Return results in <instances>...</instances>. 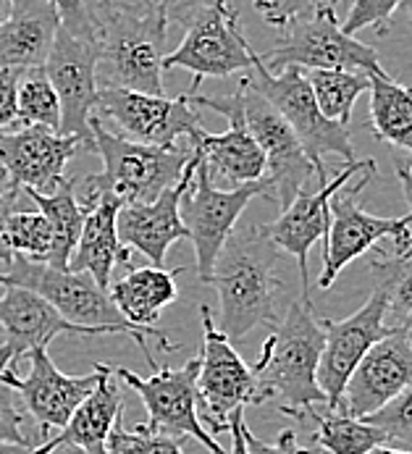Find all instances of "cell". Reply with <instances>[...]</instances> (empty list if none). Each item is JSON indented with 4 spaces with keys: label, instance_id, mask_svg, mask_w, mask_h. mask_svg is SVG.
<instances>
[{
    "label": "cell",
    "instance_id": "cell-1",
    "mask_svg": "<svg viewBox=\"0 0 412 454\" xmlns=\"http://www.w3.org/2000/svg\"><path fill=\"white\" fill-rule=\"evenodd\" d=\"M97 48V87L166 95L163 56L168 24L147 0H89Z\"/></svg>",
    "mask_w": 412,
    "mask_h": 454
},
{
    "label": "cell",
    "instance_id": "cell-2",
    "mask_svg": "<svg viewBox=\"0 0 412 454\" xmlns=\"http://www.w3.org/2000/svg\"><path fill=\"white\" fill-rule=\"evenodd\" d=\"M323 325L313 310V300L299 294L271 328L253 365L258 399L255 404L274 402L281 415L305 420L313 407L329 404L318 387V363L323 352Z\"/></svg>",
    "mask_w": 412,
    "mask_h": 454
},
{
    "label": "cell",
    "instance_id": "cell-3",
    "mask_svg": "<svg viewBox=\"0 0 412 454\" xmlns=\"http://www.w3.org/2000/svg\"><path fill=\"white\" fill-rule=\"evenodd\" d=\"M276 250L260 226H247L231 231L213 262L206 284L218 292L221 331L229 341L245 339L258 325L274 328L278 324L276 305L284 284L276 273Z\"/></svg>",
    "mask_w": 412,
    "mask_h": 454
},
{
    "label": "cell",
    "instance_id": "cell-4",
    "mask_svg": "<svg viewBox=\"0 0 412 454\" xmlns=\"http://www.w3.org/2000/svg\"><path fill=\"white\" fill-rule=\"evenodd\" d=\"M0 286H24L35 294H40L45 302H51L66 321L79 325H111L124 331L129 339H135L142 349V355L147 357L150 368L158 371V363L147 347V339H155L160 349L174 352L176 344L168 341V336L150 325V328H137V325L127 324L124 316L119 313V308L113 305L108 289L97 286V281L84 273V270H69V268H53L48 262H37V260H27L21 255H13L11 265L5 268V273H0Z\"/></svg>",
    "mask_w": 412,
    "mask_h": 454
},
{
    "label": "cell",
    "instance_id": "cell-5",
    "mask_svg": "<svg viewBox=\"0 0 412 454\" xmlns=\"http://www.w3.org/2000/svg\"><path fill=\"white\" fill-rule=\"evenodd\" d=\"M89 129H92V153L100 155L103 168L100 174L89 176L84 187L95 192H108L119 197L121 202L155 200L163 190L174 187L182 179L192 158L190 142L176 147L135 142L105 129L97 116L89 119Z\"/></svg>",
    "mask_w": 412,
    "mask_h": 454
},
{
    "label": "cell",
    "instance_id": "cell-6",
    "mask_svg": "<svg viewBox=\"0 0 412 454\" xmlns=\"http://www.w3.org/2000/svg\"><path fill=\"white\" fill-rule=\"evenodd\" d=\"M247 82H250V87L255 92H260L274 106L276 111L281 114V119L297 134L299 145L305 147L307 158L315 166L318 187H323L329 182L326 163H323L326 155H339L344 163L357 160L354 147H352V137H349V127L329 121L321 114L305 68L284 66V68L274 71V68L263 64V59L258 53L255 64L250 68Z\"/></svg>",
    "mask_w": 412,
    "mask_h": 454
},
{
    "label": "cell",
    "instance_id": "cell-7",
    "mask_svg": "<svg viewBox=\"0 0 412 454\" xmlns=\"http://www.w3.org/2000/svg\"><path fill=\"white\" fill-rule=\"evenodd\" d=\"M268 68L299 66V68H342L381 74L384 66L378 53L346 35L339 21V11L331 5H315L307 16L292 21L284 37L268 53H260Z\"/></svg>",
    "mask_w": 412,
    "mask_h": 454
},
{
    "label": "cell",
    "instance_id": "cell-8",
    "mask_svg": "<svg viewBox=\"0 0 412 454\" xmlns=\"http://www.w3.org/2000/svg\"><path fill=\"white\" fill-rule=\"evenodd\" d=\"M195 153V150H192ZM195 174L179 200V215L187 229V239L195 245V260H198V278L206 284L213 262L218 258L223 242L237 229V221L247 210V205L260 195L271 197V184L263 176L253 184H239L231 190L218 187L207 168L200 163L195 153Z\"/></svg>",
    "mask_w": 412,
    "mask_h": 454
},
{
    "label": "cell",
    "instance_id": "cell-9",
    "mask_svg": "<svg viewBox=\"0 0 412 454\" xmlns=\"http://www.w3.org/2000/svg\"><path fill=\"white\" fill-rule=\"evenodd\" d=\"M258 53L247 43L239 13L229 5V0H218L206 8L190 27L184 40L163 56V71L187 68L195 74L190 95H195L203 79H226L237 71H250Z\"/></svg>",
    "mask_w": 412,
    "mask_h": 454
},
{
    "label": "cell",
    "instance_id": "cell-10",
    "mask_svg": "<svg viewBox=\"0 0 412 454\" xmlns=\"http://www.w3.org/2000/svg\"><path fill=\"white\" fill-rule=\"evenodd\" d=\"M198 368L200 357H192L184 368H158L152 376H137L127 368H113V373L139 394L147 410V420L142 423L147 431L166 434L171 439H192L210 454H226L200 420Z\"/></svg>",
    "mask_w": 412,
    "mask_h": 454
},
{
    "label": "cell",
    "instance_id": "cell-11",
    "mask_svg": "<svg viewBox=\"0 0 412 454\" xmlns=\"http://www.w3.org/2000/svg\"><path fill=\"white\" fill-rule=\"evenodd\" d=\"M203 321V352L198 368V407L200 420L210 436L229 431V415L239 407L255 404L258 384L253 365L242 360L226 333L215 325L210 308H200Z\"/></svg>",
    "mask_w": 412,
    "mask_h": 454
},
{
    "label": "cell",
    "instance_id": "cell-12",
    "mask_svg": "<svg viewBox=\"0 0 412 454\" xmlns=\"http://www.w3.org/2000/svg\"><path fill=\"white\" fill-rule=\"evenodd\" d=\"M92 116L111 121L119 137L158 147H176L179 139L200 127V114L190 95L166 98L121 87H97Z\"/></svg>",
    "mask_w": 412,
    "mask_h": 454
},
{
    "label": "cell",
    "instance_id": "cell-13",
    "mask_svg": "<svg viewBox=\"0 0 412 454\" xmlns=\"http://www.w3.org/2000/svg\"><path fill=\"white\" fill-rule=\"evenodd\" d=\"M373 174H376V168L365 171L360 179H352L331 197V223H329V231L323 239V268L318 276L321 289H329L349 262L362 258L381 239L394 242L412 231L410 213L402 218H381V215L362 210L360 192L368 187Z\"/></svg>",
    "mask_w": 412,
    "mask_h": 454
},
{
    "label": "cell",
    "instance_id": "cell-14",
    "mask_svg": "<svg viewBox=\"0 0 412 454\" xmlns=\"http://www.w3.org/2000/svg\"><path fill=\"white\" fill-rule=\"evenodd\" d=\"M190 103L195 108L198 106L210 108L229 121V129L223 134H207L198 127L187 137L200 163L207 168L210 179L218 187L229 184V190L239 184L260 182L266 176V155L245 124L239 90H234L231 95H198L195 92L190 95Z\"/></svg>",
    "mask_w": 412,
    "mask_h": 454
},
{
    "label": "cell",
    "instance_id": "cell-15",
    "mask_svg": "<svg viewBox=\"0 0 412 454\" xmlns=\"http://www.w3.org/2000/svg\"><path fill=\"white\" fill-rule=\"evenodd\" d=\"M237 90L245 124L266 155V179L271 184V197L278 202V210H284L302 190H307V182L315 176V166L292 127L260 92L250 87L247 76L239 79Z\"/></svg>",
    "mask_w": 412,
    "mask_h": 454
},
{
    "label": "cell",
    "instance_id": "cell-16",
    "mask_svg": "<svg viewBox=\"0 0 412 454\" xmlns=\"http://www.w3.org/2000/svg\"><path fill=\"white\" fill-rule=\"evenodd\" d=\"M79 153H87L79 137L45 127H13L0 131L3 184L8 190H35L51 195L64 184V171Z\"/></svg>",
    "mask_w": 412,
    "mask_h": 454
},
{
    "label": "cell",
    "instance_id": "cell-17",
    "mask_svg": "<svg viewBox=\"0 0 412 454\" xmlns=\"http://www.w3.org/2000/svg\"><path fill=\"white\" fill-rule=\"evenodd\" d=\"M370 168H376L373 160L344 163L342 174H337L331 182H326L315 192L302 190L299 195L281 210V215L276 221L260 226V231L268 237V242L274 247L289 253L292 258L297 260L299 281H302V292L299 294L310 297V265H307V258H310V250L321 239H326L329 223H331V197L337 195L344 184H349L354 176H360V174H365Z\"/></svg>",
    "mask_w": 412,
    "mask_h": 454
},
{
    "label": "cell",
    "instance_id": "cell-18",
    "mask_svg": "<svg viewBox=\"0 0 412 454\" xmlns=\"http://www.w3.org/2000/svg\"><path fill=\"white\" fill-rule=\"evenodd\" d=\"M0 371H13L21 357L37 347H48L61 333L76 336H127L111 325H79L66 321L51 302L24 286H3L0 294Z\"/></svg>",
    "mask_w": 412,
    "mask_h": 454
},
{
    "label": "cell",
    "instance_id": "cell-19",
    "mask_svg": "<svg viewBox=\"0 0 412 454\" xmlns=\"http://www.w3.org/2000/svg\"><path fill=\"white\" fill-rule=\"evenodd\" d=\"M45 74L58 95L61 106V134L79 137L92 153L89 119L97 98V48L95 43L69 35L61 24L56 29L51 53L45 59Z\"/></svg>",
    "mask_w": 412,
    "mask_h": 454
},
{
    "label": "cell",
    "instance_id": "cell-20",
    "mask_svg": "<svg viewBox=\"0 0 412 454\" xmlns=\"http://www.w3.org/2000/svg\"><path fill=\"white\" fill-rule=\"evenodd\" d=\"M29 357H32V368L24 379H19L13 371H0V379L21 396L24 407L29 410V415L40 428V444H43L53 436V431H61L69 423L71 412L95 389V384L100 381V363H95L92 373L87 376H66L56 368L48 347L32 349Z\"/></svg>",
    "mask_w": 412,
    "mask_h": 454
},
{
    "label": "cell",
    "instance_id": "cell-21",
    "mask_svg": "<svg viewBox=\"0 0 412 454\" xmlns=\"http://www.w3.org/2000/svg\"><path fill=\"white\" fill-rule=\"evenodd\" d=\"M323 325V352L318 363V387L326 394L329 407H339L344 387L357 368V363L365 357V352L389 333L386 328V294L384 289H373L368 302L354 310L349 318L331 321L321 318Z\"/></svg>",
    "mask_w": 412,
    "mask_h": 454
},
{
    "label": "cell",
    "instance_id": "cell-22",
    "mask_svg": "<svg viewBox=\"0 0 412 454\" xmlns=\"http://www.w3.org/2000/svg\"><path fill=\"white\" fill-rule=\"evenodd\" d=\"M408 387H412V336L389 331L352 371L339 407L354 418H365Z\"/></svg>",
    "mask_w": 412,
    "mask_h": 454
},
{
    "label": "cell",
    "instance_id": "cell-23",
    "mask_svg": "<svg viewBox=\"0 0 412 454\" xmlns=\"http://www.w3.org/2000/svg\"><path fill=\"white\" fill-rule=\"evenodd\" d=\"M195 153L182 174V179L163 190L160 195L150 202H124L116 215V231L119 242L129 250H137L152 265L163 268L171 245L179 239H187L184 221L179 215V200L184 195L192 174H195Z\"/></svg>",
    "mask_w": 412,
    "mask_h": 454
},
{
    "label": "cell",
    "instance_id": "cell-24",
    "mask_svg": "<svg viewBox=\"0 0 412 454\" xmlns=\"http://www.w3.org/2000/svg\"><path fill=\"white\" fill-rule=\"evenodd\" d=\"M82 205L87 207V213L79 242L69 258V270H84L97 281V286L108 289L116 265H129L132 260L129 247L119 242L116 231V215L124 202L108 192H95L84 187Z\"/></svg>",
    "mask_w": 412,
    "mask_h": 454
},
{
    "label": "cell",
    "instance_id": "cell-25",
    "mask_svg": "<svg viewBox=\"0 0 412 454\" xmlns=\"http://www.w3.org/2000/svg\"><path fill=\"white\" fill-rule=\"evenodd\" d=\"M121 412H124V399L116 384L113 365L100 363V381L95 384V389L82 399V404L71 412L69 423L61 431H56L48 442L35 447V454L51 452L53 447L61 444H76L89 454H108L105 442L116 428Z\"/></svg>",
    "mask_w": 412,
    "mask_h": 454
},
{
    "label": "cell",
    "instance_id": "cell-26",
    "mask_svg": "<svg viewBox=\"0 0 412 454\" xmlns=\"http://www.w3.org/2000/svg\"><path fill=\"white\" fill-rule=\"evenodd\" d=\"M58 29V13L48 0H13L0 21V68H37L45 64Z\"/></svg>",
    "mask_w": 412,
    "mask_h": 454
},
{
    "label": "cell",
    "instance_id": "cell-27",
    "mask_svg": "<svg viewBox=\"0 0 412 454\" xmlns=\"http://www.w3.org/2000/svg\"><path fill=\"white\" fill-rule=\"evenodd\" d=\"M184 268H158V265H142L132 268L121 278L111 281L108 294L124 321L137 328H150L160 318V313L179 300V284L176 276Z\"/></svg>",
    "mask_w": 412,
    "mask_h": 454
},
{
    "label": "cell",
    "instance_id": "cell-28",
    "mask_svg": "<svg viewBox=\"0 0 412 454\" xmlns=\"http://www.w3.org/2000/svg\"><path fill=\"white\" fill-rule=\"evenodd\" d=\"M370 76V129L376 139L412 155V87L394 82L386 71Z\"/></svg>",
    "mask_w": 412,
    "mask_h": 454
},
{
    "label": "cell",
    "instance_id": "cell-29",
    "mask_svg": "<svg viewBox=\"0 0 412 454\" xmlns=\"http://www.w3.org/2000/svg\"><path fill=\"white\" fill-rule=\"evenodd\" d=\"M376 286L386 294V328L412 336V231L370 262Z\"/></svg>",
    "mask_w": 412,
    "mask_h": 454
},
{
    "label": "cell",
    "instance_id": "cell-30",
    "mask_svg": "<svg viewBox=\"0 0 412 454\" xmlns=\"http://www.w3.org/2000/svg\"><path fill=\"white\" fill-rule=\"evenodd\" d=\"M76 179H64V184L51 192H35V190H24L27 197L37 205V210L48 218L51 231H53V247L48 255V265L53 268H69V258L79 242L82 226H84V213L87 207L82 205V200H76Z\"/></svg>",
    "mask_w": 412,
    "mask_h": 454
},
{
    "label": "cell",
    "instance_id": "cell-31",
    "mask_svg": "<svg viewBox=\"0 0 412 454\" xmlns=\"http://www.w3.org/2000/svg\"><path fill=\"white\" fill-rule=\"evenodd\" d=\"M305 420L315 423L313 442L321 447L323 454H365L386 444L384 434L376 426L344 412L342 407H329V404L313 407Z\"/></svg>",
    "mask_w": 412,
    "mask_h": 454
},
{
    "label": "cell",
    "instance_id": "cell-32",
    "mask_svg": "<svg viewBox=\"0 0 412 454\" xmlns=\"http://www.w3.org/2000/svg\"><path fill=\"white\" fill-rule=\"evenodd\" d=\"M307 82L313 87L315 103L329 121L342 127L352 124L354 103L370 87V76L362 71H342V68H310Z\"/></svg>",
    "mask_w": 412,
    "mask_h": 454
},
{
    "label": "cell",
    "instance_id": "cell-33",
    "mask_svg": "<svg viewBox=\"0 0 412 454\" xmlns=\"http://www.w3.org/2000/svg\"><path fill=\"white\" fill-rule=\"evenodd\" d=\"M13 127H45V129H61V106L58 95L45 74L43 66L24 68L19 79V95H16V124Z\"/></svg>",
    "mask_w": 412,
    "mask_h": 454
},
{
    "label": "cell",
    "instance_id": "cell-34",
    "mask_svg": "<svg viewBox=\"0 0 412 454\" xmlns=\"http://www.w3.org/2000/svg\"><path fill=\"white\" fill-rule=\"evenodd\" d=\"M8 247L13 255H21L27 260L48 262L51 247H53V231L48 218L40 210H21L16 207L8 218Z\"/></svg>",
    "mask_w": 412,
    "mask_h": 454
},
{
    "label": "cell",
    "instance_id": "cell-35",
    "mask_svg": "<svg viewBox=\"0 0 412 454\" xmlns=\"http://www.w3.org/2000/svg\"><path fill=\"white\" fill-rule=\"evenodd\" d=\"M362 420H368L384 434L386 447L412 452V387L400 391L394 399H389L384 407L365 415Z\"/></svg>",
    "mask_w": 412,
    "mask_h": 454
},
{
    "label": "cell",
    "instance_id": "cell-36",
    "mask_svg": "<svg viewBox=\"0 0 412 454\" xmlns=\"http://www.w3.org/2000/svg\"><path fill=\"white\" fill-rule=\"evenodd\" d=\"M108 454H184L179 439H171L166 434H152L142 423L137 428H113L108 442H105Z\"/></svg>",
    "mask_w": 412,
    "mask_h": 454
},
{
    "label": "cell",
    "instance_id": "cell-37",
    "mask_svg": "<svg viewBox=\"0 0 412 454\" xmlns=\"http://www.w3.org/2000/svg\"><path fill=\"white\" fill-rule=\"evenodd\" d=\"M402 3L405 0H352L346 19L342 21V29L346 35H357L362 29H373L381 35L389 29Z\"/></svg>",
    "mask_w": 412,
    "mask_h": 454
},
{
    "label": "cell",
    "instance_id": "cell-38",
    "mask_svg": "<svg viewBox=\"0 0 412 454\" xmlns=\"http://www.w3.org/2000/svg\"><path fill=\"white\" fill-rule=\"evenodd\" d=\"M315 3L318 0H253L260 19L278 29H286L292 21L307 16L315 8Z\"/></svg>",
    "mask_w": 412,
    "mask_h": 454
},
{
    "label": "cell",
    "instance_id": "cell-39",
    "mask_svg": "<svg viewBox=\"0 0 412 454\" xmlns=\"http://www.w3.org/2000/svg\"><path fill=\"white\" fill-rule=\"evenodd\" d=\"M24 423V412L19 407L16 391L11 389L3 379H0V442H13V444H32L21 428ZM35 447V444H32Z\"/></svg>",
    "mask_w": 412,
    "mask_h": 454
},
{
    "label": "cell",
    "instance_id": "cell-40",
    "mask_svg": "<svg viewBox=\"0 0 412 454\" xmlns=\"http://www.w3.org/2000/svg\"><path fill=\"white\" fill-rule=\"evenodd\" d=\"M56 13H58V24L79 40L95 43L92 35V16H89V0H48Z\"/></svg>",
    "mask_w": 412,
    "mask_h": 454
},
{
    "label": "cell",
    "instance_id": "cell-41",
    "mask_svg": "<svg viewBox=\"0 0 412 454\" xmlns=\"http://www.w3.org/2000/svg\"><path fill=\"white\" fill-rule=\"evenodd\" d=\"M150 8H155L166 24H179V27H190L206 8L215 5L218 0H147Z\"/></svg>",
    "mask_w": 412,
    "mask_h": 454
},
{
    "label": "cell",
    "instance_id": "cell-42",
    "mask_svg": "<svg viewBox=\"0 0 412 454\" xmlns=\"http://www.w3.org/2000/svg\"><path fill=\"white\" fill-rule=\"evenodd\" d=\"M21 68H0V131L16 124V95H19Z\"/></svg>",
    "mask_w": 412,
    "mask_h": 454
},
{
    "label": "cell",
    "instance_id": "cell-43",
    "mask_svg": "<svg viewBox=\"0 0 412 454\" xmlns=\"http://www.w3.org/2000/svg\"><path fill=\"white\" fill-rule=\"evenodd\" d=\"M245 442H247V452L250 454H313L310 450L297 444V434L294 431H281L274 444H268V442L258 439L250 431V426L245 423Z\"/></svg>",
    "mask_w": 412,
    "mask_h": 454
},
{
    "label": "cell",
    "instance_id": "cell-44",
    "mask_svg": "<svg viewBox=\"0 0 412 454\" xmlns=\"http://www.w3.org/2000/svg\"><path fill=\"white\" fill-rule=\"evenodd\" d=\"M3 179H5V176L0 174V262L8 268L11 260H13V253H11V247H8L5 229H8L11 213L16 210V200H19V192H21V190H8V187L3 184Z\"/></svg>",
    "mask_w": 412,
    "mask_h": 454
},
{
    "label": "cell",
    "instance_id": "cell-45",
    "mask_svg": "<svg viewBox=\"0 0 412 454\" xmlns=\"http://www.w3.org/2000/svg\"><path fill=\"white\" fill-rule=\"evenodd\" d=\"M245 407L234 410L229 415V434H231V452L229 454H250L247 452V442H245Z\"/></svg>",
    "mask_w": 412,
    "mask_h": 454
},
{
    "label": "cell",
    "instance_id": "cell-46",
    "mask_svg": "<svg viewBox=\"0 0 412 454\" xmlns=\"http://www.w3.org/2000/svg\"><path fill=\"white\" fill-rule=\"evenodd\" d=\"M394 168H397V179H400V184H402V192H405V200H408V205H410V215H412V174H410V168H408V163H402V160H394Z\"/></svg>",
    "mask_w": 412,
    "mask_h": 454
},
{
    "label": "cell",
    "instance_id": "cell-47",
    "mask_svg": "<svg viewBox=\"0 0 412 454\" xmlns=\"http://www.w3.org/2000/svg\"><path fill=\"white\" fill-rule=\"evenodd\" d=\"M0 454H35L32 444H13V442H0Z\"/></svg>",
    "mask_w": 412,
    "mask_h": 454
},
{
    "label": "cell",
    "instance_id": "cell-48",
    "mask_svg": "<svg viewBox=\"0 0 412 454\" xmlns=\"http://www.w3.org/2000/svg\"><path fill=\"white\" fill-rule=\"evenodd\" d=\"M45 454H89L87 450H82V447H76V444H61V447H53L51 452Z\"/></svg>",
    "mask_w": 412,
    "mask_h": 454
},
{
    "label": "cell",
    "instance_id": "cell-49",
    "mask_svg": "<svg viewBox=\"0 0 412 454\" xmlns=\"http://www.w3.org/2000/svg\"><path fill=\"white\" fill-rule=\"evenodd\" d=\"M365 454H412V452H402V450H394V447L381 444V447H376V450H370V452H365Z\"/></svg>",
    "mask_w": 412,
    "mask_h": 454
},
{
    "label": "cell",
    "instance_id": "cell-50",
    "mask_svg": "<svg viewBox=\"0 0 412 454\" xmlns=\"http://www.w3.org/2000/svg\"><path fill=\"white\" fill-rule=\"evenodd\" d=\"M400 13L405 16V21L412 27V0H405V3L400 5Z\"/></svg>",
    "mask_w": 412,
    "mask_h": 454
},
{
    "label": "cell",
    "instance_id": "cell-51",
    "mask_svg": "<svg viewBox=\"0 0 412 454\" xmlns=\"http://www.w3.org/2000/svg\"><path fill=\"white\" fill-rule=\"evenodd\" d=\"M11 5H13V0H0V21L11 13Z\"/></svg>",
    "mask_w": 412,
    "mask_h": 454
},
{
    "label": "cell",
    "instance_id": "cell-52",
    "mask_svg": "<svg viewBox=\"0 0 412 454\" xmlns=\"http://www.w3.org/2000/svg\"><path fill=\"white\" fill-rule=\"evenodd\" d=\"M344 3H352V0H318L315 5H331V8L339 11V5H344Z\"/></svg>",
    "mask_w": 412,
    "mask_h": 454
},
{
    "label": "cell",
    "instance_id": "cell-53",
    "mask_svg": "<svg viewBox=\"0 0 412 454\" xmlns=\"http://www.w3.org/2000/svg\"><path fill=\"white\" fill-rule=\"evenodd\" d=\"M0 344H3V328H0Z\"/></svg>",
    "mask_w": 412,
    "mask_h": 454
},
{
    "label": "cell",
    "instance_id": "cell-54",
    "mask_svg": "<svg viewBox=\"0 0 412 454\" xmlns=\"http://www.w3.org/2000/svg\"><path fill=\"white\" fill-rule=\"evenodd\" d=\"M408 168H410V174H412V166H408Z\"/></svg>",
    "mask_w": 412,
    "mask_h": 454
},
{
    "label": "cell",
    "instance_id": "cell-55",
    "mask_svg": "<svg viewBox=\"0 0 412 454\" xmlns=\"http://www.w3.org/2000/svg\"><path fill=\"white\" fill-rule=\"evenodd\" d=\"M0 174H3V171H0Z\"/></svg>",
    "mask_w": 412,
    "mask_h": 454
}]
</instances>
